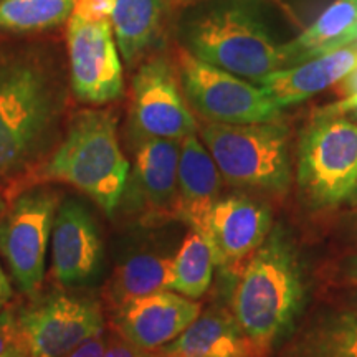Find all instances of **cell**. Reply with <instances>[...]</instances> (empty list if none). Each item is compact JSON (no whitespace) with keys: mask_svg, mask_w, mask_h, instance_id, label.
<instances>
[{"mask_svg":"<svg viewBox=\"0 0 357 357\" xmlns=\"http://www.w3.org/2000/svg\"><path fill=\"white\" fill-rule=\"evenodd\" d=\"M68 73L40 43L0 47V185L17 195L58 146Z\"/></svg>","mask_w":357,"mask_h":357,"instance_id":"6da1fadb","label":"cell"},{"mask_svg":"<svg viewBox=\"0 0 357 357\" xmlns=\"http://www.w3.org/2000/svg\"><path fill=\"white\" fill-rule=\"evenodd\" d=\"M306 293L298 248L287 231L276 227L236 276L230 311L265 356L291 334L305 310Z\"/></svg>","mask_w":357,"mask_h":357,"instance_id":"7a4b0ae2","label":"cell"},{"mask_svg":"<svg viewBox=\"0 0 357 357\" xmlns=\"http://www.w3.org/2000/svg\"><path fill=\"white\" fill-rule=\"evenodd\" d=\"M129 162L118 137V116L109 108L79 109L48 159L24 189L48 182L68 184L114 217L129 176ZM22 189V190H24Z\"/></svg>","mask_w":357,"mask_h":357,"instance_id":"3957f363","label":"cell"},{"mask_svg":"<svg viewBox=\"0 0 357 357\" xmlns=\"http://www.w3.org/2000/svg\"><path fill=\"white\" fill-rule=\"evenodd\" d=\"M187 8L178 40L190 55L255 84L284 68L281 45L243 3L205 0Z\"/></svg>","mask_w":357,"mask_h":357,"instance_id":"277c9868","label":"cell"},{"mask_svg":"<svg viewBox=\"0 0 357 357\" xmlns=\"http://www.w3.org/2000/svg\"><path fill=\"white\" fill-rule=\"evenodd\" d=\"M199 136L225 184L283 194L291 184L289 134L284 124L204 123Z\"/></svg>","mask_w":357,"mask_h":357,"instance_id":"5b68a950","label":"cell"},{"mask_svg":"<svg viewBox=\"0 0 357 357\" xmlns=\"http://www.w3.org/2000/svg\"><path fill=\"white\" fill-rule=\"evenodd\" d=\"M357 177V124L344 114H316L303 131L296 181L312 208L346 202Z\"/></svg>","mask_w":357,"mask_h":357,"instance_id":"8992f818","label":"cell"},{"mask_svg":"<svg viewBox=\"0 0 357 357\" xmlns=\"http://www.w3.org/2000/svg\"><path fill=\"white\" fill-rule=\"evenodd\" d=\"M176 68L187 105L204 123L257 124L280 121L281 111L255 83L199 60L184 48Z\"/></svg>","mask_w":357,"mask_h":357,"instance_id":"52a82bcc","label":"cell"},{"mask_svg":"<svg viewBox=\"0 0 357 357\" xmlns=\"http://www.w3.org/2000/svg\"><path fill=\"white\" fill-rule=\"evenodd\" d=\"M17 321L30 357H66L105 329V310L91 293L50 289L32 296L17 311Z\"/></svg>","mask_w":357,"mask_h":357,"instance_id":"ba28073f","label":"cell"},{"mask_svg":"<svg viewBox=\"0 0 357 357\" xmlns=\"http://www.w3.org/2000/svg\"><path fill=\"white\" fill-rule=\"evenodd\" d=\"M60 194L52 187L32 185L13 195L0 217V255L17 288L35 296L45 278V260L52 240Z\"/></svg>","mask_w":357,"mask_h":357,"instance_id":"9c48e42d","label":"cell"},{"mask_svg":"<svg viewBox=\"0 0 357 357\" xmlns=\"http://www.w3.org/2000/svg\"><path fill=\"white\" fill-rule=\"evenodd\" d=\"M131 95L129 142L149 137L182 142L199 134V123L182 93L172 58L154 53L137 65Z\"/></svg>","mask_w":357,"mask_h":357,"instance_id":"30bf717a","label":"cell"},{"mask_svg":"<svg viewBox=\"0 0 357 357\" xmlns=\"http://www.w3.org/2000/svg\"><path fill=\"white\" fill-rule=\"evenodd\" d=\"M66 58L71 93L79 102L105 106L121 100L123 61L109 22L70 17L66 24Z\"/></svg>","mask_w":357,"mask_h":357,"instance_id":"8fae6325","label":"cell"},{"mask_svg":"<svg viewBox=\"0 0 357 357\" xmlns=\"http://www.w3.org/2000/svg\"><path fill=\"white\" fill-rule=\"evenodd\" d=\"M129 144L132 147V164L118 212L141 225H158L177 218L181 142L149 137Z\"/></svg>","mask_w":357,"mask_h":357,"instance_id":"7c38bea8","label":"cell"},{"mask_svg":"<svg viewBox=\"0 0 357 357\" xmlns=\"http://www.w3.org/2000/svg\"><path fill=\"white\" fill-rule=\"evenodd\" d=\"M105 243L100 223L78 197L60 200L52 230V273L61 288H84L102 273Z\"/></svg>","mask_w":357,"mask_h":357,"instance_id":"4fadbf2b","label":"cell"},{"mask_svg":"<svg viewBox=\"0 0 357 357\" xmlns=\"http://www.w3.org/2000/svg\"><path fill=\"white\" fill-rule=\"evenodd\" d=\"M200 312L199 301L164 289L136 298L113 311L111 329L134 346L158 351L181 336Z\"/></svg>","mask_w":357,"mask_h":357,"instance_id":"5bb4252c","label":"cell"},{"mask_svg":"<svg viewBox=\"0 0 357 357\" xmlns=\"http://www.w3.org/2000/svg\"><path fill=\"white\" fill-rule=\"evenodd\" d=\"M273 230L266 204L247 195H229L212 208L205 238L212 247L215 266L230 270L247 261Z\"/></svg>","mask_w":357,"mask_h":357,"instance_id":"9a60e30c","label":"cell"},{"mask_svg":"<svg viewBox=\"0 0 357 357\" xmlns=\"http://www.w3.org/2000/svg\"><path fill=\"white\" fill-rule=\"evenodd\" d=\"M223 178L197 134L181 142L177 167V220L205 235L212 208L220 200Z\"/></svg>","mask_w":357,"mask_h":357,"instance_id":"2e32d148","label":"cell"},{"mask_svg":"<svg viewBox=\"0 0 357 357\" xmlns=\"http://www.w3.org/2000/svg\"><path fill=\"white\" fill-rule=\"evenodd\" d=\"M357 68V45L352 43L328 55L312 58L305 63L275 71L261 79L260 86L280 109L336 86Z\"/></svg>","mask_w":357,"mask_h":357,"instance_id":"e0dca14e","label":"cell"},{"mask_svg":"<svg viewBox=\"0 0 357 357\" xmlns=\"http://www.w3.org/2000/svg\"><path fill=\"white\" fill-rule=\"evenodd\" d=\"M174 0H114L111 26L129 68L154 55L166 35Z\"/></svg>","mask_w":357,"mask_h":357,"instance_id":"ac0fdd59","label":"cell"},{"mask_svg":"<svg viewBox=\"0 0 357 357\" xmlns=\"http://www.w3.org/2000/svg\"><path fill=\"white\" fill-rule=\"evenodd\" d=\"M174 253L153 245H131L116 258L105 301L111 311L146 294L169 289Z\"/></svg>","mask_w":357,"mask_h":357,"instance_id":"d6986e66","label":"cell"},{"mask_svg":"<svg viewBox=\"0 0 357 357\" xmlns=\"http://www.w3.org/2000/svg\"><path fill=\"white\" fill-rule=\"evenodd\" d=\"M164 357H263L229 310L211 307L164 346Z\"/></svg>","mask_w":357,"mask_h":357,"instance_id":"ffe728a7","label":"cell"},{"mask_svg":"<svg viewBox=\"0 0 357 357\" xmlns=\"http://www.w3.org/2000/svg\"><path fill=\"white\" fill-rule=\"evenodd\" d=\"M357 40V0H334L306 30L281 45L284 68L349 47Z\"/></svg>","mask_w":357,"mask_h":357,"instance_id":"44dd1931","label":"cell"},{"mask_svg":"<svg viewBox=\"0 0 357 357\" xmlns=\"http://www.w3.org/2000/svg\"><path fill=\"white\" fill-rule=\"evenodd\" d=\"M283 357H357V311L321 312Z\"/></svg>","mask_w":357,"mask_h":357,"instance_id":"7402d4cb","label":"cell"},{"mask_svg":"<svg viewBox=\"0 0 357 357\" xmlns=\"http://www.w3.org/2000/svg\"><path fill=\"white\" fill-rule=\"evenodd\" d=\"M213 268L215 260L208 240L199 231L189 230L174 253L169 291L200 300L211 287Z\"/></svg>","mask_w":357,"mask_h":357,"instance_id":"603a6c76","label":"cell"},{"mask_svg":"<svg viewBox=\"0 0 357 357\" xmlns=\"http://www.w3.org/2000/svg\"><path fill=\"white\" fill-rule=\"evenodd\" d=\"M75 0H0V33L50 32L68 24Z\"/></svg>","mask_w":357,"mask_h":357,"instance_id":"cb8c5ba5","label":"cell"},{"mask_svg":"<svg viewBox=\"0 0 357 357\" xmlns=\"http://www.w3.org/2000/svg\"><path fill=\"white\" fill-rule=\"evenodd\" d=\"M0 357H30L22 336L17 312L0 307Z\"/></svg>","mask_w":357,"mask_h":357,"instance_id":"d4e9b609","label":"cell"},{"mask_svg":"<svg viewBox=\"0 0 357 357\" xmlns=\"http://www.w3.org/2000/svg\"><path fill=\"white\" fill-rule=\"evenodd\" d=\"M114 0H75L71 17L86 22H109L113 17Z\"/></svg>","mask_w":357,"mask_h":357,"instance_id":"484cf974","label":"cell"},{"mask_svg":"<svg viewBox=\"0 0 357 357\" xmlns=\"http://www.w3.org/2000/svg\"><path fill=\"white\" fill-rule=\"evenodd\" d=\"M102 357H164L160 349L149 351L131 344L123 336H119L114 329L108 331V341Z\"/></svg>","mask_w":357,"mask_h":357,"instance_id":"4316f807","label":"cell"},{"mask_svg":"<svg viewBox=\"0 0 357 357\" xmlns=\"http://www.w3.org/2000/svg\"><path fill=\"white\" fill-rule=\"evenodd\" d=\"M106 341H108V331L102 329L101 333L95 334L78 347H75L66 357H102L106 349Z\"/></svg>","mask_w":357,"mask_h":357,"instance_id":"83f0119b","label":"cell"},{"mask_svg":"<svg viewBox=\"0 0 357 357\" xmlns=\"http://www.w3.org/2000/svg\"><path fill=\"white\" fill-rule=\"evenodd\" d=\"M357 108V95L349 96V98H342L341 101L333 102V105L324 106L316 111V114H328V116H337V114H346L347 111Z\"/></svg>","mask_w":357,"mask_h":357,"instance_id":"f1b7e54d","label":"cell"},{"mask_svg":"<svg viewBox=\"0 0 357 357\" xmlns=\"http://www.w3.org/2000/svg\"><path fill=\"white\" fill-rule=\"evenodd\" d=\"M341 276L346 283L357 287V255H352L342 261Z\"/></svg>","mask_w":357,"mask_h":357,"instance_id":"f546056e","label":"cell"},{"mask_svg":"<svg viewBox=\"0 0 357 357\" xmlns=\"http://www.w3.org/2000/svg\"><path fill=\"white\" fill-rule=\"evenodd\" d=\"M336 86H337V89H341L339 93H341V95H344V98L357 95V68L352 70L346 78H342L341 82L336 84Z\"/></svg>","mask_w":357,"mask_h":357,"instance_id":"4dcf8cb0","label":"cell"},{"mask_svg":"<svg viewBox=\"0 0 357 357\" xmlns=\"http://www.w3.org/2000/svg\"><path fill=\"white\" fill-rule=\"evenodd\" d=\"M12 298V287L8 283L7 275L0 268V303H7Z\"/></svg>","mask_w":357,"mask_h":357,"instance_id":"1f68e13d","label":"cell"},{"mask_svg":"<svg viewBox=\"0 0 357 357\" xmlns=\"http://www.w3.org/2000/svg\"><path fill=\"white\" fill-rule=\"evenodd\" d=\"M346 202L351 204V205H357V177H356L354 185H352V189L349 192V195H347Z\"/></svg>","mask_w":357,"mask_h":357,"instance_id":"d6a6232c","label":"cell"},{"mask_svg":"<svg viewBox=\"0 0 357 357\" xmlns=\"http://www.w3.org/2000/svg\"><path fill=\"white\" fill-rule=\"evenodd\" d=\"M200 2H205V0H174L176 7H184V8L195 6V3H200Z\"/></svg>","mask_w":357,"mask_h":357,"instance_id":"836d02e7","label":"cell"},{"mask_svg":"<svg viewBox=\"0 0 357 357\" xmlns=\"http://www.w3.org/2000/svg\"><path fill=\"white\" fill-rule=\"evenodd\" d=\"M344 116H346V118H349L352 123H356V124H357V108L351 109V111H347V113H346Z\"/></svg>","mask_w":357,"mask_h":357,"instance_id":"e575fe53","label":"cell"},{"mask_svg":"<svg viewBox=\"0 0 357 357\" xmlns=\"http://www.w3.org/2000/svg\"><path fill=\"white\" fill-rule=\"evenodd\" d=\"M6 211H7V202H6V199L2 197V194H0V217L6 213Z\"/></svg>","mask_w":357,"mask_h":357,"instance_id":"d590c367","label":"cell"},{"mask_svg":"<svg viewBox=\"0 0 357 357\" xmlns=\"http://www.w3.org/2000/svg\"><path fill=\"white\" fill-rule=\"evenodd\" d=\"M354 305H356V307H357V294H356V298H354Z\"/></svg>","mask_w":357,"mask_h":357,"instance_id":"8d00e7d4","label":"cell"},{"mask_svg":"<svg viewBox=\"0 0 357 357\" xmlns=\"http://www.w3.org/2000/svg\"><path fill=\"white\" fill-rule=\"evenodd\" d=\"M6 305H7V303H0V307H3Z\"/></svg>","mask_w":357,"mask_h":357,"instance_id":"74e56055","label":"cell"}]
</instances>
